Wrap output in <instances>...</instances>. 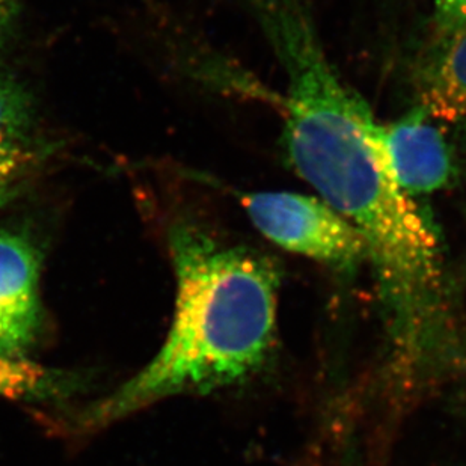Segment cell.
I'll return each instance as SVG.
<instances>
[{
  "instance_id": "1",
  "label": "cell",
  "mask_w": 466,
  "mask_h": 466,
  "mask_svg": "<svg viewBox=\"0 0 466 466\" xmlns=\"http://www.w3.org/2000/svg\"><path fill=\"white\" fill-rule=\"evenodd\" d=\"M287 77L296 171L361 233L385 330V378L410 401L466 371V325L440 238L397 183L383 128L326 56L302 0H252Z\"/></svg>"
},
{
  "instance_id": "2",
  "label": "cell",
  "mask_w": 466,
  "mask_h": 466,
  "mask_svg": "<svg viewBox=\"0 0 466 466\" xmlns=\"http://www.w3.org/2000/svg\"><path fill=\"white\" fill-rule=\"evenodd\" d=\"M167 245L177 296L165 343L139 373L79 415L80 431L103 429L167 397L204 396L245 382L272 357L278 264L218 242L189 222L172 225Z\"/></svg>"
},
{
  "instance_id": "6",
  "label": "cell",
  "mask_w": 466,
  "mask_h": 466,
  "mask_svg": "<svg viewBox=\"0 0 466 466\" xmlns=\"http://www.w3.org/2000/svg\"><path fill=\"white\" fill-rule=\"evenodd\" d=\"M424 109L466 128V26L444 36V45L422 77Z\"/></svg>"
},
{
  "instance_id": "3",
  "label": "cell",
  "mask_w": 466,
  "mask_h": 466,
  "mask_svg": "<svg viewBox=\"0 0 466 466\" xmlns=\"http://www.w3.org/2000/svg\"><path fill=\"white\" fill-rule=\"evenodd\" d=\"M242 206L264 238L286 251L339 268L367 261L361 233L323 199L291 192H257Z\"/></svg>"
},
{
  "instance_id": "4",
  "label": "cell",
  "mask_w": 466,
  "mask_h": 466,
  "mask_svg": "<svg viewBox=\"0 0 466 466\" xmlns=\"http://www.w3.org/2000/svg\"><path fill=\"white\" fill-rule=\"evenodd\" d=\"M41 251L31 238L0 229V355L25 358L40 339Z\"/></svg>"
},
{
  "instance_id": "8",
  "label": "cell",
  "mask_w": 466,
  "mask_h": 466,
  "mask_svg": "<svg viewBox=\"0 0 466 466\" xmlns=\"http://www.w3.org/2000/svg\"><path fill=\"white\" fill-rule=\"evenodd\" d=\"M31 98L13 76L0 71V144H17L31 123Z\"/></svg>"
},
{
  "instance_id": "10",
  "label": "cell",
  "mask_w": 466,
  "mask_h": 466,
  "mask_svg": "<svg viewBox=\"0 0 466 466\" xmlns=\"http://www.w3.org/2000/svg\"><path fill=\"white\" fill-rule=\"evenodd\" d=\"M435 23L444 36L466 26V0H435Z\"/></svg>"
},
{
  "instance_id": "9",
  "label": "cell",
  "mask_w": 466,
  "mask_h": 466,
  "mask_svg": "<svg viewBox=\"0 0 466 466\" xmlns=\"http://www.w3.org/2000/svg\"><path fill=\"white\" fill-rule=\"evenodd\" d=\"M29 155L17 144H0V208L18 194L17 181L27 167Z\"/></svg>"
},
{
  "instance_id": "11",
  "label": "cell",
  "mask_w": 466,
  "mask_h": 466,
  "mask_svg": "<svg viewBox=\"0 0 466 466\" xmlns=\"http://www.w3.org/2000/svg\"><path fill=\"white\" fill-rule=\"evenodd\" d=\"M14 14L13 0H0V35L8 26Z\"/></svg>"
},
{
  "instance_id": "7",
  "label": "cell",
  "mask_w": 466,
  "mask_h": 466,
  "mask_svg": "<svg viewBox=\"0 0 466 466\" xmlns=\"http://www.w3.org/2000/svg\"><path fill=\"white\" fill-rule=\"evenodd\" d=\"M80 376L49 369L26 358L0 355V397L17 401H61L80 391Z\"/></svg>"
},
{
  "instance_id": "12",
  "label": "cell",
  "mask_w": 466,
  "mask_h": 466,
  "mask_svg": "<svg viewBox=\"0 0 466 466\" xmlns=\"http://www.w3.org/2000/svg\"><path fill=\"white\" fill-rule=\"evenodd\" d=\"M461 400H462V408L466 410V392H463V396L461 397Z\"/></svg>"
},
{
  "instance_id": "5",
  "label": "cell",
  "mask_w": 466,
  "mask_h": 466,
  "mask_svg": "<svg viewBox=\"0 0 466 466\" xmlns=\"http://www.w3.org/2000/svg\"><path fill=\"white\" fill-rule=\"evenodd\" d=\"M424 107L383 128L392 171L406 194H431L453 176L450 148L442 133L429 121Z\"/></svg>"
}]
</instances>
